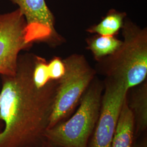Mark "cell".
I'll list each match as a JSON object with an SVG mask.
<instances>
[{
	"label": "cell",
	"mask_w": 147,
	"mask_h": 147,
	"mask_svg": "<svg viewBox=\"0 0 147 147\" xmlns=\"http://www.w3.org/2000/svg\"><path fill=\"white\" fill-rule=\"evenodd\" d=\"M134 135V118L128 106L126 96L121 109L110 147H132Z\"/></svg>",
	"instance_id": "9"
},
{
	"label": "cell",
	"mask_w": 147,
	"mask_h": 147,
	"mask_svg": "<svg viewBox=\"0 0 147 147\" xmlns=\"http://www.w3.org/2000/svg\"><path fill=\"white\" fill-rule=\"evenodd\" d=\"M132 89L127 101L133 114L136 134L140 135L147 128V82L144 81Z\"/></svg>",
	"instance_id": "8"
},
{
	"label": "cell",
	"mask_w": 147,
	"mask_h": 147,
	"mask_svg": "<svg viewBox=\"0 0 147 147\" xmlns=\"http://www.w3.org/2000/svg\"><path fill=\"white\" fill-rule=\"evenodd\" d=\"M132 147H147V138H144L140 142L135 144Z\"/></svg>",
	"instance_id": "14"
},
{
	"label": "cell",
	"mask_w": 147,
	"mask_h": 147,
	"mask_svg": "<svg viewBox=\"0 0 147 147\" xmlns=\"http://www.w3.org/2000/svg\"><path fill=\"white\" fill-rule=\"evenodd\" d=\"M104 84L95 78L80 101L78 109L68 120L47 129L45 141L60 147H88L100 113Z\"/></svg>",
	"instance_id": "3"
},
{
	"label": "cell",
	"mask_w": 147,
	"mask_h": 147,
	"mask_svg": "<svg viewBox=\"0 0 147 147\" xmlns=\"http://www.w3.org/2000/svg\"><path fill=\"white\" fill-rule=\"evenodd\" d=\"M63 61L65 72L58 80L47 129L63 121L71 114L96 73L83 55L73 54Z\"/></svg>",
	"instance_id": "4"
},
{
	"label": "cell",
	"mask_w": 147,
	"mask_h": 147,
	"mask_svg": "<svg viewBox=\"0 0 147 147\" xmlns=\"http://www.w3.org/2000/svg\"><path fill=\"white\" fill-rule=\"evenodd\" d=\"M122 41L115 36L96 34L87 40V48L95 59L99 62L115 53L120 47Z\"/></svg>",
	"instance_id": "10"
},
{
	"label": "cell",
	"mask_w": 147,
	"mask_h": 147,
	"mask_svg": "<svg viewBox=\"0 0 147 147\" xmlns=\"http://www.w3.org/2000/svg\"><path fill=\"white\" fill-rule=\"evenodd\" d=\"M33 78L38 87L44 86L51 80L46 59L37 55L33 69Z\"/></svg>",
	"instance_id": "12"
},
{
	"label": "cell",
	"mask_w": 147,
	"mask_h": 147,
	"mask_svg": "<svg viewBox=\"0 0 147 147\" xmlns=\"http://www.w3.org/2000/svg\"><path fill=\"white\" fill-rule=\"evenodd\" d=\"M123 40L113 53L98 63L107 78L121 80L129 90L147 76V30L125 18L121 28Z\"/></svg>",
	"instance_id": "2"
},
{
	"label": "cell",
	"mask_w": 147,
	"mask_h": 147,
	"mask_svg": "<svg viewBox=\"0 0 147 147\" xmlns=\"http://www.w3.org/2000/svg\"><path fill=\"white\" fill-rule=\"evenodd\" d=\"M19 7L24 16L25 39L30 46L34 42H44L57 45L63 42L55 28V19L45 0H9Z\"/></svg>",
	"instance_id": "7"
},
{
	"label": "cell",
	"mask_w": 147,
	"mask_h": 147,
	"mask_svg": "<svg viewBox=\"0 0 147 147\" xmlns=\"http://www.w3.org/2000/svg\"><path fill=\"white\" fill-rule=\"evenodd\" d=\"M26 22L18 8L0 14V75H14L22 50L31 46L25 42Z\"/></svg>",
	"instance_id": "6"
},
{
	"label": "cell",
	"mask_w": 147,
	"mask_h": 147,
	"mask_svg": "<svg viewBox=\"0 0 147 147\" xmlns=\"http://www.w3.org/2000/svg\"><path fill=\"white\" fill-rule=\"evenodd\" d=\"M50 147V144L47 142L46 143H45V144H44L43 145H42V146H38V147Z\"/></svg>",
	"instance_id": "15"
},
{
	"label": "cell",
	"mask_w": 147,
	"mask_h": 147,
	"mask_svg": "<svg viewBox=\"0 0 147 147\" xmlns=\"http://www.w3.org/2000/svg\"><path fill=\"white\" fill-rule=\"evenodd\" d=\"M104 84L99 116L88 147H110L129 91L121 80L106 78Z\"/></svg>",
	"instance_id": "5"
},
{
	"label": "cell",
	"mask_w": 147,
	"mask_h": 147,
	"mask_svg": "<svg viewBox=\"0 0 147 147\" xmlns=\"http://www.w3.org/2000/svg\"><path fill=\"white\" fill-rule=\"evenodd\" d=\"M49 76L51 80H58L65 72V65L63 59L55 57L47 63Z\"/></svg>",
	"instance_id": "13"
},
{
	"label": "cell",
	"mask_w": 147,
	"mask_h": 147,
	"mask_svg": "<svg viewBox=\"0 0 147 147\" xmlns=\"http://www.w3.org/2000/svg\"><path fill=\"white\" fill-rule=\"evenodd\" d=\"M126 17L125 12L111 9L99 23L90 27L87 32L101 36H115L121 30Z\"/></svg>",
	"instance_id": "11"
},
{
	"label": "cell",
	"mask_w": 147,
	"mask_h": 147,
	"mask_svg": "<svg viewBox=\"0 0 147 147\" xmlns=\"http://www.w3.org/2000/svg\"><path fill=\"white\" fill-rule=\"evenodd\" d=\"M36 55L20 54L14 75L1 76L0 147H36L47 141L58 80L38 87L33 78Z\"/></svg>",
	"instance_id": "1"
}]
</instances>
